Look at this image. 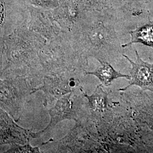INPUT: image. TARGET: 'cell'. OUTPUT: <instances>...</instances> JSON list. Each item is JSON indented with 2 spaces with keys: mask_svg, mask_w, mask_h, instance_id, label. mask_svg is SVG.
Returning <instances> with one entry per match:
<instances>
[{
  "mask_svg": "<svg viewBox=\"0 0 153 153\" xmlns=\"http://www.w3.org/2000/svg\"><path fill=\"white\" fill-rule=\"evenodd\" d=\"M102 85L97 87L91 95H86V98L88 99L90 105L93 110L103 111L107 105V94L103 91Z\"/></svg>",
  "mask_w": 153,
  "mask_h": 153,
  "instance_id": "8992f818",
  "label": "cell"
},
{
  "mask_svg": "<svg viewBox=\"0 0 153 153\" xmlns=\"http://www.w3.org/2000/svg\"><path fill=\"white\" fill-rule=\"evenodd\" d=\"M100 65L93 71L86 72V74L93 75L97 77L99 80L105 86H109L112 81L119 78H126L131 79V76L116 71L111 65L104 61L98 59Z\"/></svg>",
  "mask_w": 153,
  "mask_h": 153,
  "instance_id": "277c9868",
  "label": "cell"
},
{
  "mask_svg": "<svg viewBox=\"0 0 153 153\" xmlns=\"http://www.w3.org/2000/svg\"><path fill=\"white\" fill-rule=\"evenodd\" d=\"M7 153H39L38 147L33 148L28 143L27 144L13 143Z\"/></svg>",
  "mask_w": 153,
  "mask_h": 153,
  "instance_id": "52a82bcc",
  "label": "cell"
},
{
  "mask_svg": "<svg viewBox=\"0 0 153 153\" xmlns=\"http://www.w3.org/2000/svg\"><path fill=\"white\" fill-rule=\"evenodd\" d=\"M131 40L126 44L122 45L123 48L131 46L133 44L140 43L153 49V21L149 22L138 26L131 31Z\"/></svg>",
  "mask_w": 153,
  "mask_h": 153,
  "instance_id": "5b68a950",
  "label": "cell"
},
{
  "mask_svg": "<svg viewBox=\"0 0 153 153\" xmlns=\"http://www.w3.org/2000/svg\"><path fill=\"white\" fill-rule=\"evenodd\" d=\"M48 113L51 119L49 124L42 131L32 133V138L38 137L43 133L51 131L58 123L62 121H77V115L71 100V94L59 99L55 105L48 110Z\"/></svg>",
  "mask_w": 153,
  "mask_h": 153,
  "instance_id": "7a4b0ae2",
  "label": "cell"
},
{
  "mask_svg": "<svg viewBox=\"0 0 153 153\" xmlns=\"http://www.w3.org/2000/svg\"><path fill=\"white\" fill-rule=\"evenodd\" d=\"M137 56L136 61H133L127 56H123L128 61L131 65L130 71L131 80L129 85L126 88H120V91H126L131 86L136 85L142 90H149L153 92V62L152 64L143 61L135 49Z\"/></svg>",
  "mask_w": 153,
  "mask_h": 153,
  "instance_id": "6da1fadb",
  "label": "cell"
},
{
  "mask_svg": "<svg viewBox=\"0 0 153 153\" xmlns=\"http://www.w3.org/2000/svg\"><path fill=\"white\" fill-rule=\"evenodd\" d=\"M1 143L26 144L32 132L16 124L4 111L1 110Z\"/></svg>",
  "mask_w": 153,
  "mask_h": 153,
  "instance_id": "3957f363",
  "label": "cell"
},
{
  "mask_svg": "<svg viewBox=\"0 0 153 153\" xmlns=\"http://www.w3.org/2000/svg\"><path fill=\"white\" fill-rule=\"evenodd\" d=\"M129 5H131L134 8L138 9V11L141 9L142 5L148 3L150 0H124Z\"/></svg>",
  "mask_w": 153,
  "mask_h": 153,
  "instance_id": "ba28073f",
  "label": "cell"
}]
</instances>
